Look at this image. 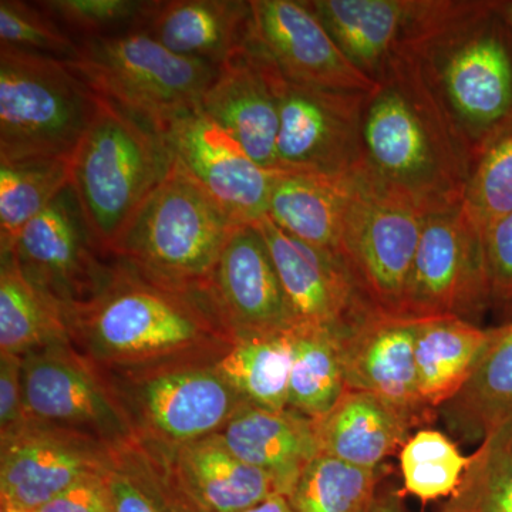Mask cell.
Returning <instances> with one entry per match:
<instances>
[{"instance_id":"cell-1","label":"cell","mask_w":512,"mask_h":512,"mask_svg":"<svg viewBox=\"0 0 512 512\" xmlns=\"http://www.w3.org/2000/svg\"><path fill=\"white\" fill-rule=\"evenodd\" d=\"M63 320L70 346L104 375L218 363L238 340L207 289L161 284L120 259L106 288Z\"/></svg>"},{"instance_id":"cell-2","label":"cell","mask_w":512,"mask_h":512,"mask_svg":"<svg viewBox=\"0 0 512 512\" xmlns=\"http://www.w3.org/2000/svg\"><path fill=\"white\" fill-rule=\"evenodd\" d=\"M363 170L427 214L464 204L476 150L454 120L426 64L386 74L367 97Z\"/></svg>"},{"instance_id":"cell-3","label":"cell","mask_w":512,"mask_h":512,"mask_svg":"<svg viewBox=\"0 0 512 512\" xmlns=\"http://www.w3.org/2000/svg\"><path fill=\"white\" fill-rule=\"evenodd\" d=\"M171 164L163 137L97 96L92 121L70 157L69 185L107 258L117 259L128 228Z\"/></svg>"},{"instance_id":"cell-4","label":"cell","mask_w":512,"mask_h":512,"mask_svg":"<svg viewBox=\"0 0 512 512\" xmlns=\"http://www.w3.org/2000/svg\"><path fill=\"white\" fill-rule=\"evenodd\" d=\"M64 63L97 96L163 136L175 120L201 107L218 67L178 56L146 30L94 37Z\"/></svg>"},{"instance_id":"cell-5","label":"cell","mask_w":512,"mask_h":512,"mask_svg":"<svg viewBox=\"0 0 512 512\" xmlns=\"http://www.w3.org/2000/svg\"><path fill=\"white\" fill-rule=\"evenodd\" d=\"M237 227L173 157L121 242L117 259L161 284L205 288Z\"/></svg>"},{"instance_id":"cell-6","label":"cell","mask_w":512,"mask_h":512,"mask_svg":"<svg viewBox=\"0 0 512 512\" xmlns=\"http://www.w3.org/2000/svg\"><path fill=\"white\" fill-rule=\"evenodd\" d=\"M96 101L64 60L0 45V163L72 157Z\"/></svg>"},{"instance_id":"cell-7","label":"cell","mask_w":512,"mask_h":512,"mask_svg":"<svg viewBox=\"0 0 512 512\" xmlns=\"http://www.w3.org/2000/svg\"><path fill=\"white\" fill-rule=\"evenodd\" d=\"M357 69L379 83L406 64L427 63L451 33L488 2L461 0H308Z\"/></svg>"},{"instance_id":"cell-8","label":"cell","mask_w":512,"mask_h":512,"mask_svg":"<svg viewBox=\"0 0 512 512\" xmlns=\"http://www.w3.org/2000/svg\"><path fill=\"white\" fill-rule=\"evenodd\" d=\"M427 212L363 170L353 178L339 258L366 305L402 318Z\"/></svg>"},{"instance_id":"cell-9","label":"cell","mask_w":512,"mask_h":512,"mask_svg":"<svg viewBox=\"0 0 512 512\" xmlns=\"http://www.w3.org/2000/svg\"><path fill=\"white\" fill-rule=\"evenodd\" d=\"M100 375L134 434L174 450L220 433L235 414L251 406L218 372L217 363Z\"/></svg>"},{"instance_id":"cell-10","label":"cell","mask_w":512,"mask_h":512,"mask_svg":"<svg viewBox=\"0 0 512 512\" xmlns=\"http://www.w3.org/2000/svg\"><path fill=\"white\" fill-rule=\"evenodd\" d=\"M511 35L488 2L444 40L426 67L474 150L512 123Z\"/></svg>"},{"instance_id":"cell-11","label":"cell","mask_w":512,"mask_h":512,"mask_svg":"<svg viewBox=\"0 0 512 512\" xmlns=\"http://www.w3.org/2000/svg\"><path fill=\"white\" fill-rule=\"evenodd\" d=\"M488 311L483 228L464 204L431 212L421 229L402 318H457L481 326Z\"/></svg>"},{"instance_id":"cell-12","label":"cell","mask_w":512,"mask_h":512,"mask_svg":"<svg viewBox=\"0 0 512 512\" xmlns=\"http://www.w3.org/2000/svg\"><path fill=\"white\" fill-rule=\"evenodd\" d=\"M25 424L80 434L110 448L136 437L110 384L69 342L22 357Z\"/></svg>"},{"instance_id":"cell-13","label":"cell","mask_w":512,"mask_h":512,"mask_svg":"<svg viewBox=\"0 0 512 512\" xmlns=\"http://www.w3.org/2000/svg\"><path fill=\"white\" fill-rule=\"evenodd\" d=\"M265 60L278 100V170L322 174L359 171L363 167V110L369 94L295 83Z\"/></svg>"},{"instance_id":"cell-14","label":"cell","mask_w":512,"mask_h":512,"mask_svg":"<svg viewBox=\"0 0 512 512\" xmlns=\"http://www.w3.org/2000/svg\"><path fill=\"white\" fill-rule=\"evenodd\" d=\"M9 252L62 316L93 301L109 284L117 262L97 248L70 185L23 228Z\"/></svg>"},{"instance_id":"cell-15","label":"cell","mask_w":512,"mask_h":512,"mask_svg":"<svg viewBox=\"0 0 512 512\" xmlns=\"http://www.w3.org/2000/svg\"><path fill=\"white\" fill-rule=\"evenodd\" d=\"M249 6L248 45L286 79L338 92L370 94L379 87L343 53L308 0H251Z\"/></svg>"},{"instance_id":"cell-16","label":"cell","mask_w":512,"mask_h":512,"mask_svg":"<svg viewBox=\"0 0 512 512\" xmlns=\"http://www.w3.org/2000/svg\"><path fill=\"white\" fill-rule=\"evenodd\" d=\"M161 137L175 160L235 225L255 224L266 217L279 171L252 160L201 107L175 120Z\"/></svg>"},{"instance_id":"cell-17","label":"cell","mask_w":512,"mask_h":512,"mask_svg":"<svg viewBox=\"0 0 512 512\" xmlns=\"http://www.w3.org/2000/svg\"><path fill=\"white\" fill-rule=\"evenodd\" d=\"M0 503L35 512L84 478L107 473L114 448L99 441L25 424L0 441Z\"/></svg>"},{"instance_id":"cell-18","label":"cell","mask_w":512,"mask_h":512,"mask_svg":"<svg viewBox=\"0 0 512 512\" xmlns=\"http://www.w3.org/2000/svg\"><path fill=\"white\" fill-rule=\"evenodd\" d=\"M205 289L237 339L274 335L295 326L256 222L232 229Z\"/></svg>"},{"instance_id":"cell-19","label":"cell","mask_w":512,"mask_h":512,"mask_svg":"<svg viewBox=\"0 0 512 512\" xmlns=\"http://www.w3.org/2000/svg\"><path fill=\"white\" fill-rule=\"evenodd\" d=\"M339 339L346 390L379 397L412 421L414 429H426L439 417L420 394L414 320L372 313Z\"/></svg>"},{"instance_id":"cell-20","label":"cell","mask_w":512,"mask_h":512,"mask_svg":"<svg viewBox=\"0 0 512 512\" xmlns=\"http://www.w3.org/2000/svg\"><path fill=\"white\" fill-rule=\"evenodd\" d=\"M256 225L271 252L295 325L319 326L343 335L375 313L336 256L286 234L268 217Z\"/></svg>"},{"instance_id":"cell-21","label":"cell","mask_w":512,"mask_h":512,"mask_svg":"<svg viewBox=\"0 0 512 512\" xmlns=\"http://www.w3.org/2000/svg\"><path fill=\"white\" fill-rule=\"evenodd\" d=\"M201 110L228 131L252 160L279 171L276 141L279 109L265 57L244 45L218 66Z\"/></svg>"},{"instance_id":"cell-22","label":"cell","mask_w":512,"mask_h":512,"mask_svg":"<svg viewBox=\"0 0 512 512\" xmlns=\"http://www.w3.org/2000/svg\"><path fill=\"white\" fill-rule=\"evenodd\" d=\"M218 437L232 454L268 474L285 497L319 454L315 421L291 409L245 407Z\"/></svg>"},{"instance_id":"cell-23","label":"cell","mask_w":512,"mask_h":512,"mask_svg":"<svg viewBox=\"0 0 512 512\" xmlns=\"http://www.w3.org/2000/svg\"><path fill=\"white\" fill-rule=\"evenodd\" d=\"M249 18V2L156 0L143 30L175 55L218 67L247 45Z\"/></svg>"},{"instance_id":"cell-24","label":"cell","mask_w":512,"mask_h":512,"mask_svg":"<svg viewBox=\"0 0 512 512\" xmlns=\"http://www.w3.org/2000/svg\"><path fill=\"white\" fill-rule=\"evenodd\" d=\"M313 421L319 454L365 468H382L386 458L402 450L414 429L412 421L389 403L356 390H345L325 416Z\"/></svg>"},{"instance_id":"cell-25","label":"cell","mask_w":512,"mask_h":512,"mask_svg":"<svg viewBox=\"0 0 512 512\" xmlns=\"http://www.w3.org/2000/svg\"><path fill=\"white\" fill-rule=\"evenodd\" d=\"M356 173L279 171L266 217L286 234L340 259L343 224Z\"/></svg>"},{"instance_id":"cell-26","label":"cell","mask_w":512,"mask_h":512,"mask_svg":"<svg viewBox=\"0 0 512 512\" xmlns=\"http://www.w3.org/2000/svg\"><path fill=\"white\" fill-rule=\"evenodd\" d=\"M437 416L457 440L480 444L512 420V320L491 328L476 367Z\"/></svg>"},{"instance_id":"cell-27","label":"cell","mask_w":512,"mask_h":512,"mask_svg":"<svg viewBox=\"0 0 512 512\" xmlns=\"http://www.w3.org/2000/svg\"><path fill=\"white\" fill-rule=\"evenodd\" d=\"M107 483L114 512H211L185 483L174 448L137 436L114 448Z\"/></svg>"},{"instance_id":"cell-28","label":"cell","mask_w":512,"mask_h":512,"mask_svg":"<svg viewBox=\"0 0 512 512\" xmlns=\"http://www.w3.org/2000/svg\"><path fill=\"white\" fill-rule=\"evenodd\" d=\"M185 483L211 512H245L282 495L268 474L225 447L218 434L174 450Z\"/></svg>"},{"instance_id":"cell-29","label":"cell","mask_w":512,"mask_h":512,"mask_svg":"<svg viewBox=\"0 0 512 512\" xmlns=\"http://www.w3.org/2000/svg\"><path fill=\"white\" fill-rule=\"evenodd\" d=\"M416 322L417 379L427 406L439 410L464 386L490 339L491 328L457 318Z\"/></svg>"},{"instance_id":"cell-30","label":"cell","mask_w":512,"mask_h":512,"mask_svg":"<svg viewBox=\"0 0 512 512\" xmlns=\"http://www.w3.org/2000/svg\"><path fill=\"white\" fill-rule=\"evenodd\" d=\"M66 342L62 312L30 284L15 256L0 254V355L25 357Z\"/></svg>"},{"instance_id":"cell-31","label":"cell","mask_w":512,"mask_h":512,"mask_svg":"<svg viewBox=\"0 0 512 512\" xmlns=\"http://www.w3.org/2000/svg\"><path fill=\"white\" fill-rule=\"evenodd\" d=\"M288 409L318 420L346 390L345 366L338 333L319 326L295 325Z\"/></svg>"},{"instance_id":"cell-32","label":"cell","mask_w":512,"mask_h":512,"mask_svg":"<svg viewBox=\"0 0 512 512\" xmlns=\"http://www.w3.org/2000/svg\"><path fill=\"white\" fill-rule=\"evenodd\" d=\"M291 329L238 339L217 363L218 372L251 406L274 412L288 409L293 359Z\"/></svg>"},{"instance_id":"cell-33","label":"cell","mask_w":512,"mask_h":512,"mask_svg":"<svg viewBox=\"0 0 512 512\" xmlns=\"http://www.w3.org/2000/svg\"><path fill=\"white\" fill-rule=\"evenodd\" d=\"M70 184V158L0 163V254Z\"/></svg>"},{"instance_id":"cell-34","label":"cell","mask_w":512,"mask_h":512,"mask_svg":"<svg viewBox=\"0 0 512 512\" xmlns=\"http://www.w3.org/2000/svg\"><path fill=\"white\" fill-rule=\"evenodd\" d=\"M383 474L384 467H357L318 454L286 498L293 512H370Z\"/></svg>"},{"instance_id":"cell-35","label":"cell","mask_w":512,"mask_h":512,"mask_svg":"<svg viewBox=\"0 0 512 512\" xmlns=\"http://www.w3.org/2000/svg\"><path fill=\"white\" fill-rule=\"evenodd\" d=\"M441 512H512V420L478 444Z\"/></svg>"},{"instance_id":"cell-36","label":"cell","mask_w":512,"mask_h":512,"mask_svg":"<svg viewBox=\"0 0 512 512\" xmlns=\"http://www.w3.org/2000/svg\"><path fill=\"white\" fill-rule=\"evenodd\" d=\"M470 461L471 456H464L443 431L417 430L400 450V494L413 495L423 503L448 498L457 490Z\"/></svg>"},{"instance_id":"cell-37","label":"cell","mask_w":512,"mask_h":512,"mask_svg":"<svg viewBox=\"0 0 512 512\" xmlns=\"http://www.w3.org/2000/svg\"><path fill=\"white\" fill-rule=\"evenodd\" d=\"M464 205L483 229L512 211V123L477 148Z\"/></svg>"},{"instance_id":"cell-38","label":"cell","mask_w":512,"mask_h":512,"mask_svg":"<svg viewBox=\"0 0 512 512\" xmlns=\"http://www.w3.org/2000/svg\"><path fill=\"white\" fill-rule=\"evenodd\" d=\"M37 3L80 43L94 37L144 29L156 0H43Z\"/></svg>"},{"instance_id":"cell-39","label":"cell","mask_w":512,"mask_h":512,"mask_svg":"<svg viewBox=\"0 0 512 512\" xmlns=\"http://www.w3.org/2000/svg\"><path fill=\"white\" fill-rule=\"evenodd\" d=\"M0 45L72 60L80 43L39 3L0 0Z\"/></svg>"},{"instance_id":"cell-40","label":"cell","mask_w":512,"mask_h":512,"mask_svg":"<svg viewBox=\"0 0 512 512\" xmlns=\"http://www.w3.org/2000/svg\"><path fill=\"white\" fill-rule=\"evenodd\" d=\"M485 262L490 284L491 311L503 323L512 320V211L484 229Z\"/></svg>"},{"instance_id":"cell-41","label":"cell","mask_w":512,"mask_h":512,"mask_svg":"<svg viewBox=\"0 0 512 512\" xmlns=\"http://www.w3.org/2000/svg\"><path fill=\"white\" fill-rule=\"evenodd\" d=\"M35 512H114L107 473L84 478Z\"/></svg>"},{"instance_id":"cell-42","label":"cell","mask_w":512,"mask_h":512,"mask_svg":"<svg viewBox=\"0 0 512 512\" xmlns=\"http://www.w3.org/2000/svg\"><path fill=\"white\" fill-rule=\"evenodd\" d=\"M23 426L22 357L0 355V437Z\"/></svg>"},{"instance_id":"cell-43","label":"cell","mask_w":512,"mask_h":512,"mask_svg":"<svg viewBox=\"0 0 512 512\" xmlns=\"http://www.w3.org/2000/svg\"><path fill=\"white\" fill-rule=\"evenodd\" d=\"M402 497L400 491H386L377 494L375 504L370 512H402Z\"/></svg>"},{"instance_id":"cell-44","label":"cell","mask_w":512,"mask_h":512,"mask_svg":"<svg viewBox=\"0 0 512 512\" xmlns=\"http://www.w3.org/2000/svg\"><path fill=\"white\" fill-rule=\"evenodd\" d=\"M245 512H293L285 495H275Z\"/></svg>"},{"instance_id":"cell-45","label":"cell","mask_w":512,"mask_h":512,"mask_svg":"<svg viewBox=\"0 0 512 512\" xmlns=\"http://www.w3.org/2000/svg\"><path fill=\"white\" fill-rule=\"evenodd\" d=\"M498 15L501 16L512 39V0L508 2H497Z\"/></svg>"},{"instance_id":"cell-46","label":"cell","mask_w":512,"mask_h":512,"mask_svg":"<svg viewBox=\"0 0 512 512\" xmlns=\"http://www.w3.org/2000/svg\"><path fill=\"white\" fill-rule=\"evenodd\" d=\"M0 512H28V511L18 510V508L8 507V505L2 504V510H0Z\"/></svg>"}]
</instances>
